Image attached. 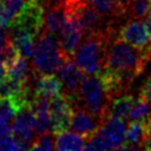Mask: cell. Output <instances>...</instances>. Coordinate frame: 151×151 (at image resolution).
Returning <instances> with one entry per match:
<instances>
[{
    "instance_id": "obj_13",
    "label": "cell",
    "mask_w": 151,
    "mask_h": 151,
    "mask_svg": "<svg viewBox=\"0 0 151 151\" xmlns=\"http://www.w3.org/2000/svg\"><path fill=\"white\" fill-rule=\"evenodd\" d=\"M151 130V116L144 119L131 120L126 125L125 143L123 150H143L149 131Z\"/></svg>"
},
{
    "instance_id": "obj_15",
    "label": "cell",
    "mask_w": 151,
    "mask_h": 151,
    "mask_svg": "<svg viewBox=\"0 0 151 151\" xmlns=\"http://www.w3.org/2000/svg\"><path fill=\"white\" fill-rule=\"evenodd\" d=\"M113 27H118L120 20L126 18L125 0H87Z\"/></svg>"
},
{
    "instance_id": "obj_18",
    "label": "cell",
    "mask_w": 151,
    "mask_h": 151,
    "mask_svg": "<svg viewBox=\"0 0 151 151\" xmlns=\"http://www.w3.org/2000/svg\"><path fill=\"white\" fill-rule=\"evenodd\" d=\"M7 32H8L9 41L15 47L20 57L25 59H29L34 50L37 35L27 31H7Z\"/></svg>"
},
{
    "instance_id": "obj_22",
    "label": "cell",
    "mask_w": 151,
    "mask_h": 151,
    "mask_svg": "<svg viewBox=\"0 0 151 151\" xmlns=\"http://www.w3.org/2000/svg\"><path fill=\"white\" fill-rule=\"evenodd\" d=\"M20 103L9 97H0V119L4 120H13V118L19 113L21 109H24Z\"/></svg>"
},
{
    "instance_id": "obj_11",
    "label": "cell",
    "mask_w": 151,
    "mask_h": 151,
    "mask_svg": "<svg viewBox=\"0 0 151 151\" xmlns=\"http://www.w3.org/2000/svg\"><path fill=\"white\" fill-rule=\"evenodd\" d=\"M33 132H34V117L29 105L27 104L13 118V124H12V134L19 146V150L29 147V144L34 138Z\"/></svg>"
},
{
    "instance_id": "obj_3",
    "label": "cell",
    "mask_w": 151,
    "mask_h": 151,
    "mask_svg": "<svg viewBox=\"0 0 151 151\" xmlns=\"http://www.w3.org/2000/svg\"><path fill=\"white\" fill-rule=\"evenodd\" d=\"M64 58L55 35L44 27L32 53L31 73L33 78L42 73L57 72Z\"/></svg>"
},
{
    "instance_id": "obj_28",
    "label": "cell",
    "mask_w": 151,
    "mask_h": 151,
    "mask_svg": "<svg viewBox=\"0 0 151 151\" xmlns=\"http://www.w3.org/2000/svg\"><path fill=\"white\" fill-rule=\"evenodd\" d=\"M8 40V32L5 26H0V48L6 44Z\"/></svg>"
},
{
    "instance_id": "obj_5",
    "label": "cell",
    "mask_w": 151,
    "mask_h": 151,
    "mask_svg": "<svg viewBox=\"0 0 151 151\" xmlns=\"http://www.w3.org/2000/svg\"><path fill=\"white\" fill-rule=\"evenodd\" d=\"M126 124L124 119L107 118L86 142L85 150H123Z\"/></svg>"
},
{
    "instance_id": "obj_2",
    "label": "cell",
    "mask_w": 151,
    "mask_h": 151,
    "mask_svg": "<svg viewBox=\"0 0 151 151\" xmlns=\"http://www.w3.org/2000/svg\"><path fill=\"white\" fill-rule=\"evenodd\" d=\"M150 59L151 52L140 51L116 37L109 45L104 67L116 71L126 83L132 85L134 78L144 71Z\"/></svg>"
},
{
    "instance_id": "obj_9",
    "label": "cell",
    "mask_w": 151,
    "mask_h": 151,
    "mask_svg": "<svg viewBox=\"0 0 151 151\" xmlns=\"http://www.w3.org/2000/svg\"><path fill=\"white\" fill-rule=\"evenodd\" d=\"M68 9H71V12L73 13L78 24L83 28L84 35L92 33V32L101 31V29H105L109 27H113V26L109 25V22L105 20V18L87 0H85L81 4H79L72 8H68ZM113 28H116V27H113Z\"/></svg>"
},
{
    "instance_id": "obj_30",
    "label": "cell",
    "mask_w": 151,
    "mask_h": 151,
    "mask_svg": "<svg viewBox=\"0 0 151 151\" xmlns=\"http://www.w3.org/2000/svg\"><path fill=\"white\" fill-rule=\"evenodd\" d=\"M144 24H145V27H146V31H147V35H149V39H150V41H151V17H147V18H145V21H144Z\"/></svg>"
},
{
    "instance_id": "obj_8",
    "label": "cell",
    "mask_w": 151,
    "mask_h": 151,
    "mask_svg": "<svg viewBox=\"0 0 151 151\" xmlns=\"http://www.w3.org/2000/svg\"><path fill=\"white\" fill-rule=\"evenodd\" d=\"M59 48L65 58H72L73 53L84 37V31L78 24L71 9L65 7V19L58 35Z\"/></svg>"
},
{
    "instance_id": "obj_25",
    "label": "cell",
    "mask_w": 151,
    "mask_h": 151,
    "mask_svg": "<svg viewBox=\"0 0 151 151\" xmlns=\"http://www.w3.org/2000/svg\"><path fill=\"white\" fill-rule=\"evenodd\" d=\"M138 97L151 103V74H149L144 79V81L142 83V85L139 87V96Z\"/></svg>"
},
{
    "instance_id": "obj_1",
    "label": "cell",
    "mask_w": 151,
    "mask_h": 151,
    "mask_svg": "<svg viewBox=\"0 0 151 151\" xmlns=\"http://www.w3.org/2000/svg\"><path fill=\"white\" fill-rule=\"evenodd\" d=\"M117 37V28L109 27L85 34L73 53L76 65L86 76H98L105 66L109 45Z\"/></svg>"
},
{
    "instance_id": "obj_6",
    "label": "cell",
    "mask_w": 151,
    "mask_h": 151,
    "mask_svg": "<svg viewBox=\"0 0 151 151\" xmlns=\"http://www.w3.org/2000/svg\"><path fill=\"white\" fill-rule=\"evenodd\" d=\"M7 27V31H27L38 37L45 27L44 4L37 0H26Z\"/></svg>"
},
{
    "instance_id": "obj_14",
    "label": "cell",
    "mask_w": 151,
    "mask_h": 151,
    "mask_svg": "<svg viewBox=\"0 0 151 151\" xmlns=\"http://www.w3.org/2000/svg\"><path fill=\"white\" fill-rule=\"evenodd\" d=\"M57 72L63 83V90H65L72 96H76L85 74L76 65L73 58H64Z\"/></svg>"
},
{
    "instance_id": "obj_21",
    "label": "cell",
    "mask_w": 151,
    "mask_h": 151,
    "mask_svg": "<svg viewBox=\"0 0 151 151\" xmlns=\"http://www.w3.org/2000/svg\"><path fill=\"white\" fill-rule=\"evenodd\" d=\"M150 6L151 0H125L126 18L143 20L146 18Z\"/></svg>"
},
{
    "instance_id": "obj_24",
    "label": "cell",
    "mask_w": 151,
    "mask_h": 151,
    "mask_svg": "<svg viewBox=\"0 0 151 151\" xmlns=\"http://www.w3.org/2000/svg\"><path fill=\"white\" fill-rule=\"evenodd\" d=\"M54 134L51 132L37 134L29 144V150H53L54 149Z\"/></svg>"
},
{
    "instance_id": "obj_33",
    "label": "cell",
    "mask_w": 151,
    "mask_h": 151,
    "mask_svg": "<svg viewBox=\"0 0 151 151\" xmlns=\"http://www.w3.org/2000/svg\"><path fill=\"white\" fill-rule=\"evenodd\" d=\"M37 1H40V2H42V1H44V0H37Z\"/></svg>"
},
{
    "instance_id": "obj_12",
    "label": "cell",
    "mask_w": 151,
    "mask_h": 151,
    "mask_svg": "<svg viewBox=\"0 0 151 151\" xmlns=\"http://www.w3.org/2000/svg\"><path fill=\"white\" fill-rule=\"evenodd\" d=\"M103 119L94 116L92 112L86 110L85 107L74 103L73 113L70 123V127L73 132L83 136L86 142L99 130Z\"/></svg>"
},
{
    "instance_id": "obj_17",
    "label": "cell",
    "mask_w": 151,
    "mask_h": 151,
    "mask_svg": "<svg viewBox=\"0 0 151 151\" xmlns=\"http://www.w3.org/2000/svg\"><path fill=\"white\" fill-rule=\"evenodd\" d=\"M134 97L133 94L125 92L122 93L114 98H112L109 101V105L105 111V119L107 118H119L126 120L130 117V112L132 110V106L134 104Z\"/></svg>"
},
{
    "instance_id": "obj_19",
    "label": "cell",
    "mask_w": 151,
    "mask_h": 151,
    "mask_svg": "<svg viewBox=\"0 0 151 151\" xmlns=\"http://www.w3.org/2000/svg\"><path fill=\"white\" fill-rule=\"evenodd\" d=\"M53 134H54V150L65 151V150H85L86 149V139L73 131L68 132L67 130H65Z\"/></svg>"
},
{
    "instance_id": "obj_7",
    "label": "cell",
    "mask_w": 151,
    "mask_h": 151,
    "mask_svg": "<svg viewBox=\"0 0 151 151\" xmlns=\"http://www.w3.org/2000/svg\"><path fill=\"white\" fill-rule=\"evenodd\" d=\"M74 107V96L65 90L53 96L48 100V114L51 132L59 133L70 127Z\"/></svg>"
},
{
    "instance_id": "obj_10",
    "label": "cell",
    "mask_w": 151,
    "mask_h": 151,
    "mask_svg": "<svg viewBox=\"0 0 151 151\" xmlns=\"http://www.w3.org/2000/svg\"><path fill=\"white\" fill-rule=\"evenodd\" d=\"M117 38L140 51L151 52V41L149 39L145 24L142 20L127 19V21L117 31Z\"/></svg>"
},
{
    "instance_id": "obj_4",
    "label": "cell",
    "mask_w": 151,
    "mask_h": 151,
    "mask_svg": "<svg viewBox=\"0 0 151 151\" xmlns=\"http://www.w3.org/2000/svg\"><path fill=\"white\" fill-rule=\"evenodd\" d=\"M74 103L104 120L109 99L98 76H84L79 90L74 96Z\"/></svg>"
},
{
    "instance_id": "obj_16",
    "label": "cell",
    "mask_w": 151,
    "mask_h": 151,
    "mask_svg": "<svg viewBox=\"0 0 151 151\" xmlns=\"http://www.w3.org/2000/svg\"><path fill=\"white\" fill-rule=\"evenodd\" d=\"M35 84L32 91V94L41 96L46 98H52L53 96L60 93L64 88L63 83L58 76L54 73H42L34 77Z\"/></svg>"
},
{
    "instance_id": "obj_23",
    "label": "cell",
    "mask_w": 151,
    "mask_h": 151,
    "mask_svg": "<svg viewBox=\"0 0 151 151\" xmlns=\"http://www.w3.org/2000/svg\"><path fill=\"white\" fill-rule=\"evenodd\" d=\"M150 116H151V103L138 97V99L134 100V104L132 106L129 118L131 120H138V119L147 118Z\"/></svg>"
},
{
    "instance_id": "obj_26",
    "label": "cell",
    "mask_w": 151,
    "mask_h": 151,
    "mask_svg": "<svg viewBox=\"0 0 151 151\" xmlns=\"http://www.w3.org/2000/svg\"><path fill=\"white\" fill-rule=\"evenodd\" d=\"M0 150L1 151H13V150H19V146L13 137V134H9L5 137L4 139L0 140Z\"/></svg>"
},
{
    "instance_id": "obj_31",
    "label": "cell",
    "mask_w": 151,
    "mask_h": 151,
    "mask_svg": "<svg viewBox=\"0 0 151 151\" xmlns=\"http://www.w3.org/2000/svg\"><path fill=\"white\" fill-rule=\"evenodd\" d=\"M143 150H151V130L149 131V133L146 136V139H145Z\"/></svg>"
},
{
    "instance_id": "obj_27",
    "label": "cell",
    "mask_w": 151,
    "mask_h": 151,
    "mask_svg": "<svg viewBox=\"0 0 151 151\" xmlns=\"http://www.w3.org/2000/svg\"><path fill=\"white\" fill-rule=\"evenodd\" d=\"M9 134H12V126L9 125V122L0 119V140Z\"/></svg>"
},
{
    "instance_id": "obj_29",
    "label": "cell",
    "mask_w": 151,
    "mask_h": 151,
    "mask_svg": "<svg viewBox=\"0 0 151 151\" xmlns=\"http://www.w3.org/2000/svg\"><path fill=\"white\" fill-rule=\"evenodd\" d=\"M6 77H7V68H6L5 64L0 60V83L4 81L6 79Z\"/></svg>"
},
{
    "instance_id": "obj_32",
    "label": "cell",
    "mask_w": 151,
    "mask_h": 151,
    "mask_svg": "<svg viewBox=\"0 0 151 151\" xmlns=\"http://www.w3.org/2000/svg\"><path fill=\"white\" fill-rule=\"evenodd\" d=\"M149 12H150V17H151V6H150V11Z\"/></svg>"
},
{
    "instance_id": "obj_20",
    "label": "cell",
    "mask_w": 151,
    "mask_h": 151,
    "mask_svg": "<svg viewBox=\"0 0 151 151\" xmlns=\"http://www.w3.org/2000/svg\"><path fill=\"white\" fill-rule=\"evenodd\" d=\"M31 68L27 64V59L19 57V59L7 68V78L29 84L31 83Z\"/></svg>"
}]
</instances>
